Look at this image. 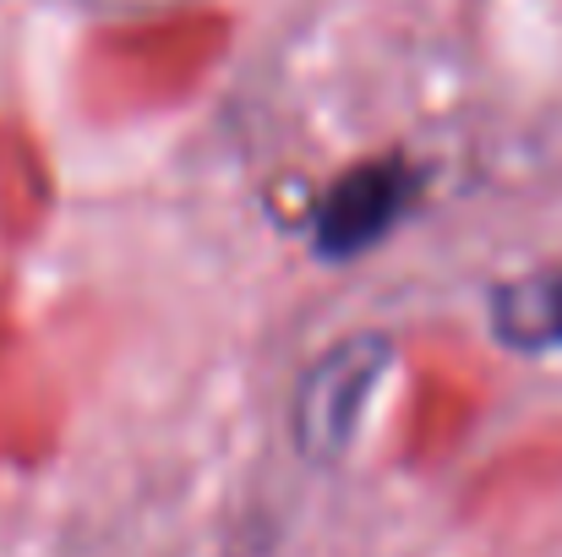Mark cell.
<instances>
[{
	"label": "cell",
	"mask_w": 562,
	"mask_h": 557,
	"mask_svg": "<svg viewBox=\"0 0 562 557\" xmlns=\"http://www.w3.org/2000/svg\"><path fill=\"white\" fill-rule=\"evenodd\" d=\"M420 170L409 159H367L356 170H345L339 181L323 191L317 213H312V241L328 263H350L361 252H372L376 241L415 208L420 197Z\"/></svg>",
	"instance_id": "cell-1"
},
{
	"label": "cell",
	"mask_w": 562,
	"mask_h": 557,
	"mask_svg": "<svg viewBox=\"0 0 562 557\" xmlns=\"http://www.w3.org/2000/svg\"><path fill=\"white\" fill-rule=\"evenodd\" d=\"M492 328L508 350H562V268L503 285L492 301Z\"/></svg>",
	"instance_id": "cell-3"
},
{
	"label": "cell",
	"mask_w": 562,
	"mask_h": 557,
	"mask_svg": "<svg viewBox=\"0 0 562 557\" xmlns=\"http://www.w3.org/2000/svg\"><path fill=\"white\" fill-rule=\"evenodd\" d=\"M382 361H387V339H372V334L345 339L295 388V443L312 459H334L350 443V432H356V421H361V410H367V399L376 388Z\"/></svg>",
	"instance_id": "cell-2"
}]
</instances>
